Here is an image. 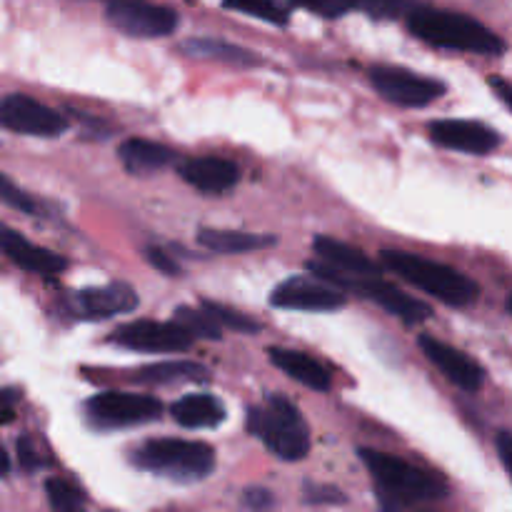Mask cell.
Here are the masks:
<instances>
[{
  "mask_svg": "<svg viewBox=\"0 0 512 512\" xmlns=\"http://www.w3.org/2000/svg\"><path fill=\"white\" fill-rule=\"evenodd\" d=\"M360 460L370 470L378 500L385 510H405L423 503H435L448 495V483L398 455L360 448Z\"/></svg>",
  "mask_w": 512,
  "mask_h": 512,
  "instance_id": "1",
  "label": "cell"
},
{
  "mask_svg": "<svg viewBox=\"0 0 512 512\" xmlns=\"http://www.w3.org/2000/svg\"><path fill=\"white\" fill-rule=\"evenodd\" d=\"M405 18H408L410 33L423 40V43L435 45V48L463 50V53L475 55L505 53V43L493 30L463 13L415 5Z\"/></svg>",
  "mask_w": 512,
  "mask_h": 512,
  "instance_id": "2",
  "label": "cell"
},
{
  "mask_svg": "<svg viewBox=\"0 0 512 512\" xmlns=\"http://www.w3.org/2000/svg\"><path fill=\"white\" fill-rule=\"evenodd\" d=\"M380 260L390 273L400 275L418 290L453 308H468L480 295L478 283L450 265L420 258L415 253H403V250H383Z\"/></svg>",
  "mask_w": 512,
  "mask_h": 512,
  "instance_id": "3",
  "label": "cell"
},
{
  "mask_svg": "<svg viewBox=\"0 0 512 512\" xmlns=\"http://www.w3.org/2000/svg\"><path fill=\"white\" fill-rule=\"evenodd\" d=\"M248 433L255 435L275 458L298 463L310 453V430L288 398L270 395L248 408Z\"/></svg>",
  "mask_w": 512,
  "mask_h": 512,
  "instance_id": "4",
  "label": "cell"
},
{
  "mask_svg": "<svg viewBox=\"0 0 512 512\" xmlns=\"http://www.w3.org/2000/svg\"><path fill=\"white\" fill-rule=\"evenodd\" d=\"M133 463L175 483H198L215 470V450L198 440H148L133 453Z\"/></svg>",
  "mask_w": 512,
  "mask_h": 512,
  "instance_id": "5",
  "label": "cell"
},
{
  "mask_svg": "<svg viewBox=\"0 0 512 512\" xmlns=\"http://www.w3.org/2000/svg\"><path fill=\"white\" fill-rule=\"evenodd\" d=\"M305 270L313 273L318 280L335 285L343 293H355L365 300H373L375 305H380V308L388 310L390 315H395V318H400L408 325H418L433 318V310H430L428 303H423L418 298H410V295H405L403 290L395 288L388 280L378 278V275H350L333 268V265L320 263V260L305 263Z\"/></svg>",
  "mask_w": 512,
  "mask_h": 512,
  "instance_id": "6",
  "label": "cell"
},
{
  "mask_svg": "<svg viewBox=\"0 0 512 512\" xmlns=\"http://www.w3.org/2000/svg\"><path fill=\"white\" fill-rule=\"evenodd\" d=\"M160 413H163V405L153 395L118 393V390H105L85 403V415L100 430L153 423L160 418Z\"/></svg>",
  "mask_w": 512,
  "mask_h": 512,
  "instance_id": "7",
  "label": "cell"
},
{
  "mask_svg": "<svg viewBox=\"0 0 512 512\" xmlns=\"http://www.w3.org/2000/svg\"><path fill=\"white\" fill-rule=\"evenodd\" d=\"M370 83L388 103L400 105V108H425L445 95V85L440 80L425 78L398 65L370 68Z\"/></svg>",
  "mask_w": 512,
  "mask_h": 512,
  "instance_id": "8",
  "label": "cell"
},
{
  "mask_svg": "<svg viewBox=\"0 0 512 512\" xmlns=\"http://www.w3.org/2000/svg\"><path fill=\"white\" fill-rule=\"evenodd\" d=\"M0 128L33 138H58L68 130V120L30 95L10 93L0 98Z\"/></svg>",
  "mask_w": 512,
  "mask_h": 512,
  "instance_id": "9",
  "label": "cell"
},
{
  "mask_svg": "<svg viewBox=\"0 0 512 512\" xmlns=\"http://www.w3.org/2000/svg\"><path fill=\"white\" fill-rule=\"evenodd\" d=\"M108 23L130 38H165L178 28V13L143 0H110Z\"/></svg>",
  "mask_w": 512,
  "mask_h": 512,
  "instance_id": "10",
  "label": "cell"
},
{
  "mask_svg": "<svg viewBox=\"0 0 512 512\" xmlns=\"http://www.w3.org/2000/svg\"><path fill=\"white\" fill-rule=\"evenodd\" d=\"M110 343L125 350H135V353H180V350H188L193 345V338L173 320L170 323L135 320V323L120 325L110 335Z\"/></svg>",
  "mask_w": 512,
  "mask_h": 512,
  "instance_id": "11",
  "label": "cell"
},
{
  "mask_svg": "<svg viewBox=\"0 0 512 512\" xmlns=\"http://www.w3.org/2000/svg\"><path fill=\"white\" fill-rule=\"evenodd\" d=\"M270 305L305 313H333L348 305V295L318 278H288L270 293Z\"/></svg>",
  "mask_w": 512,
  "mask_h": 512,
  "instance_id": "12",
  "label": "cell"
},
{
  "mask_svg": "<svg viewBox=\"0 0 512 512\" xmlns=\"http://www.w3.org/2000/svg\"><path fill=\"white\" fill-rule=\"evenodd\" d=\"M138 293L128 283H108L100 288L78 290L68 298V315L75 320H110L115 315L133 313L138 308Z\"/></svg>",
  "mask_w": 512,
  "mask_h": 512,
  "instance_id": "13",
  "label": "cell"
},
{
  "mask_svg": "<svg viewBox=\"0 0 512 512\" xmlns=\"http://www.w3.org/2000/svg\"><path fill=\"white\" fill-rule=\"evenodd\" d=\"M430 140L450 150L468 155H488L500 148L503 138L490 125L478 120H433L428 125Z\"/></svg>",
  "mask_w": 512,
  "mask_h": 512,
  "instance_id": "14",
  "label": "cell"
},
{
  "mask_svg": "<svg viewBox=\"0 0 512 512\" xmlns=\"http://www.w3.org/2000/svg\"><path fill=\"white\" fill-rule=\"evenodd\" d=\"M420 350L425 353V358L455 385L463 393H478L483 388L485 373L473 358L463 353V350L453 348V345L443 343V340L433 338V335H420Z\"/></svg>",
  "mask_w": 512,
  "mask_h": 512,
  "instance_id": "15",
  "label": "cell"
},
{
  "mask_svg": "<svg viewBox=\"0 0 512 512\" xmlns=\"http://www.w3.org/2000/svg\"><path fill=\"white\" fill-rule=\"evenodd\" d=\"M0 253H3L10 263L18 265L20 270H25V273L43 275V278H53V275L63 273V270L68 268V260H65L63 255L30 243L25 235L8 228V225H0Z\"/></svg>",
  "mask_w": 512,
  "mask_h": 512,
  "instance_id": "16",
  "label": "cell"
},
{
  "mask_svg": "<svg viewBox=\"0 0 512 512\" xmlns=\"http://www.w3.org/2000/svg\"><path fill=\"white\" fill-rule=\"evenodd\" d=\"M178 173L185 183L205 195L228 193L240 180L238 165L225 158H190L180 163Z\"/></svg>",
  "mask_w": 512,
  "mask_h": 512,
  "instance_id": "17",
  "label": "cell"
},
{
  "mask_svg": "<svg viewBox=\"0 0 512 512\" xmlns=\"http://www.w3.org/2000/svg\"><path fill=\"white\" fill-rule=\"evenodd\" d=\"M170 415L178 425L188 430H200V428H218L225 418H228V410H225L223 400L215 398L208 393H193L183 395L180 400H175L170 405Z\"/></svg>",
  "mask_w": 512,
  "mask_h": 512,
  "instance_id": "18",
  "label": "cell"
},
{
  "mask_svg": "<svg viewBox=\"0 0 512 512\" xmlns=\"http://www.w3.org/2000/svg\"><path fill=\"white\" fill-rule=\"evenodd\" d=\"M268 358L275 368H280L288 378L298 380L305 388H313L318 390V393L330 390V373L318 363V360L310 358V355L290 348H270Z\"/></svg>",
  "mask_w": 512,
  "mask_h": 512,
  "instance_id": "19",
  "label": "cell"
},
{
  "mask_svg": "<svg viewBox=\"0 0 512 512\" xmlns=\"http://www.w3.org/2000/svg\"><path fill=\"white\" fill-rule=\"evenodd\" d=\"M118 158L130 175H150L173 163L175 153L153 140L130 138L118 148Z\"/></svg>",
  "mask_w": 512,
  "mask_h": 512,
  "instance_id": "20",
  "label": "cell"
},
{
  "mask_svg": "<svg viewBox=\"0 0 512 512\" xmlns=\"http://www.w3.org/2000/svg\"><path fill=\"white\" fill-rule=\"evenodd\" d=\"M313 250L323 258V263L333 265V268L343 270L350 275H378L380 268L363 253V250L353 248V245L343 243V240L328 238V235H318L313 240Z\"/></svg>",
  "mask_w": 512,
  "mask_h": 512,
  "instance_id": "21",
  "label": "cell"
},
{
  "mask_svg": "<svg viewBox=\"0 0 512 512\" xmlns=\"http://www.w3.org/2000/svg\"><path fill=\"white\" fill-rule=\"evenodd\" d=\"M198 243L208 248L210 253L220 255H240L253 253V250L270 248L278 243L273 235H255V233H233V230H200Z\"/></svg>",
  "mask_w": 512,
  "mask_h": 512,
  "instance_id": "22",
  "label": "cell"
},
{
  "mask_svg": "<svg viewBox=\"0 0 512 512\" xmlns=\"http://www.w3.org/2000/svg\"><path fill=\"white\" fill-rule=\"evenodd\" d=\"M180 48L190 55V58L200 60H218V63L228 65H258L260 58L253 50H245L240 45L225 43V40L215 38H190L185 40Z\"/></svg>",
  "mask_w": 512,
  "mask_h": 512,
  "instance_id": "23",
  "label": "cell"
},
{
  "mask_svg": "<svg viewBox=\"0 0 512 512\" xmlns=\"http://www.w3.org/2000/svg\"><path fill=\"white\" fill-rule=\"evenodd\" d=\"M210 375L208 368L198 363H188V360H180V363H160L150 365V368H140L133 375L135 383L143 385H173V383H205Z\"/></svg>",
  "mask_w": 512,
  "mask_h": 512,
  "instance_id": "24",
  "label": "cell"
},
{
  "mask_svg": "<svg viewBox=\"0 0 512 512\" xmlns=\"http://www.w3.org/2000/svg\"><path fill=\"white\" fill-rule=\"evenodd\" d=\"M173 323L180 325L190 338H203V340H220L223 333H220V325L205 313L203 308H188V305H180L173 315Z\"/></svg>",
  "mask_w": 512,
  "mask_h": 512,
  "instance_id": "25",
  "label": "cell"
},
{
  "mask_svg": "<svg viewBox=\"0 0 512 512\" xmlns=\"http://www.w3.org/2000/svg\"><path fill=\"white\" fill-rule=\"evenodd\" d=\"M223 5L235 13L250 15V18L265 20L273 25H285L290 18V10L280 0H223Z\"/></svg>",
  "mask_w": 512,
  "mask_h": 512,
  "instance_id": "26",
  "label": "cell"
},
{
  "mask_svg": "<svg viewBox=\"0 0 512 512\" xmlns=\"http://www.w3.org/2000/svg\"><path fill=\"white\" fill-rule=\"evenodd\" d=\"M200 308H203L205 313L220 325V328H230L235 330V333H245V335H258L260 330H263V325H260L258 320L248 318L245 313L228 308V305L223 303H215V300H200Z\"/></svg>",
  "mask_w": 512,
  "mask_h": 512,
  "instance_id": "27",
  "label": "cell"
},
{
  "mask_svg": "<svg viewBox=\"0 0 512 512\" xmlns=\"http://www.w3.org/2000/svg\"><path fill=\"white\" fill-rule=\"evenodd\" d=\"M418 0H350V10H360L373 20L405 18Z\"/></svg>",
  "mask_w": 512,
  "mask_h": 512,
  "instance_id": "28",
  "label": "cell"
},
{
  "mask_svg": "<svg viewBox=\"0 0 512 512\" xmlns=\"http://www.w3.org/2000/svg\"><path fill=\"white\" fill-rule=\"evenodd\" d=\"M45 493H48V503L53 505V510L78 512L85 508V495L63 478H50L45 483Z\"/></svg>",
  "mask_w": 512,
  "mask_h": 512,
  "instance_id": "29",
  "label": "cell"
},
{
  "mask_svg": "<svg viewBox=\"0 0 512 512\" xmlns=\"http://www.w3.org/2000/svg\"><path fill=\"white\" fill-rule=\"evenodd\" d=\"M0 203L13 210H20L25 215H38V203L3 173H0Z\"/></svg>",
  "mask_w": 512,
  "mask_h": 512,
  "instance_id": "30",
  "label": "cell"
},
{
  "mask_svg": "<svg viewBox=\"0 0 512 512\" xmlns=\"http://www.w3.org/2000/svg\"><path fill=\"white\" fill-rule=\"evenodd\" d=\"M290 5L295 8H305L310 13L320 15V18H343L345 13H350V0H290Z\"/></svg>",
  "mask_w": 512,
  "mask_h": 512,
  "instance_id": "31",
  "label": "cell"
},
{
  "mask_svg": "<svg viewBox=\"0 0 512 512\" xmlns=\"http://www.w3.org/2000/svg\"><path fill=\"white\" fill-rule=\"evenodd\" d=\"M303 500L308 505H345L348 498L343 490L333 488V485H320V483H305Z\"/></svg>",
  "mask_w": 512,
  "mask_h": 512,
  "instance_id": "32",
  "label": "cell"
},
{
  "mask_svg": "<svg viewBox=\"0 0 512 512\" xmlns=\"http://www.w3.org/2000/svg\"><path fill=\"white\" fill-rule=\"evenodd\" d=\"M15 450H18V463H20V468L28 470V473H33V470H38L40 465H43V460H40L38 450H35L33 440H30L28 435H20L18 445H15Z\"/></svg>",
  "mask_w": 512,
  "mask_h": 512,
  "instance_id": "33",
  "label": "cell"
},
{
  "mask_svg": "<svg viewBox=\"0 0 512 512\" xmlns=\"http://www.w3.org/2000/svg\"><path fill=\"white\" fill-rule=\"evenodd\" d=\"M145 258H148V263L153 265V268H158L160 273L165 275H180L183 270H180V265L175 263L173 253H165L163 248H148L145 250Z\"/></svg>",
  "mask_w": 512,
  "mask_h": 512,
  "instance_id": "34",
  "label": "cell"
},
{
  "mask_svg": "<svg viewBox=\"0 0 512 512\" xmlns=\"http://www.w3.org/2000/svg\"><path fill=\"white\" fill-rule=\"evenodd\" d=\"M243 508H248V510H268V508H273L275 505V498H273V493H270V490H265V488H248L245 490V495H243Z\"/></svg>",
  "mask_w": 512,
  "mask_h": 512,
  "instance_id": "35",
  "label": "cell"
},
{
  "mask_svg": "<svg viewBox=\"0 0 512 512\" xmlns=\"http://www.w3.org/2000/svg\"><path fill=\"white\" fill-rule=\"evenodd\" d=\"M20 400L18 388H3L0 390V425H8L15 420V405Z\"/></svg>",
  "mask_w": 512,
  "mask_h": 512,
  "instance_id": "36",
  "label": "cell"
},
{
  "mask_svg": "<svg viewBox=\"0 0 512 512\" xmlns=\"http://www.w3.org/2000/svg\"><path fill=\"white\" fill-rule=\"evenodd\" d=\"M495 448H498V455H500V463H503V468L512 473V465H510V453H512V435L508 430H500L498 438H495Z\"/></svg>",
  "mask_w": 512,
  "mask_h": 512,
  "instance_id": "37",
  "label": "cell"
},
{
  "mask_svg": "<svg viewBox=\"0 0 512 512\" xmlns=\"http://www.w3.org/2000/svg\"><path fill=\"white\" fill-rule=\"evenodd\" d=\"M488 83L493 85L495 90H498V98L503 100V105H510V83H508V80H503V78H498V75H493V78H490Z\"/></svg>",
  "mask_w": 512,
  "mask_h": 512,
  "instance_id": "38",
  "label": "cell"
},
{
  "mask_svg": "<svg viewBox=\"0 0 512 512\" xmlns=\"http://www.w3.org/2000/svg\"><path fill=\"white\" fill-rule=\"evenodd\" d=\"M8 470H10V458H8V453L3 450V445H0V478H5V475H8Z\"/></svg>",
  "mask_w": 512,
  "mask_h": 512,
  "instance_id": "39",
  "label": "cell"
}]
</instances>
